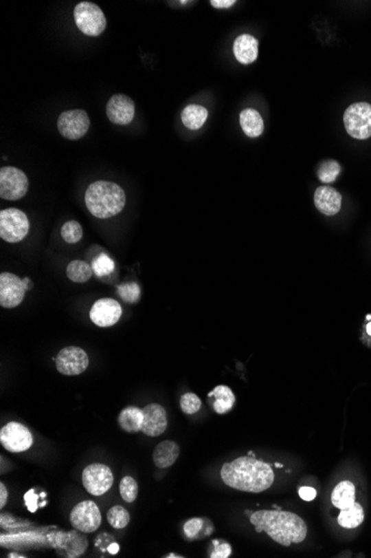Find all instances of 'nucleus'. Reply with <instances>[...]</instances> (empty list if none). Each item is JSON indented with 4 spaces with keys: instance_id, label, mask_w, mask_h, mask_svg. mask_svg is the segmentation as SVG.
Here are the masks:
<instances>
[{
    "instance_id": "f257e3e1",
    "label": "nucleus",
    "mask_w": 371,
    "mask_h": 558,
    "mask_svg": "<svg viewBox=\"0 0 371 558\" xmlns=\"http://www.w3.org/2000/svg\"><path fill=\"white\" fill-rule=\"evenodd\" d=\"M221 480L232 489L246 493H261L273 485L275 473L266 462L256 457H239L221 468Z\"/></svg>"
},
{
    "instance_id": "f03ea898",
    "label": "nucleus",
    "mask_w": 371,
    "mask_h": 558,
    "mask_svg": "<svg viewBox=\"0 0 371 558\" xmlns=\"http://www.w3.org/2000/svg\"><path fill=\"white\" fill-rule=\"evenodd\" d=\"M257 533H267L276 543L288 547L302 543L307 536V525L298 515L282 511H259L250 516Z\"/></svg>"
},
{
    "instance_id": "7ed1b4c3",
    "label": "nucleus",
    "mask_w": 371,
    "mask_h": 558,
    "mask_svg": "<svg viewBox=\"0 0 371 558\" xmlns=\"http://www.w3.org/2000/svg\"><path fill=\"white\" fill-rule=\"evenodd\" d=\"M85 202L93 217L109 219L120 213L125 208V191L113 182H93L85 193Z\"/></svg>"
},
{
    "instance_id": "20e7f679",
    "label": "nucleus",
    "mask_w": 371,
    "mask_h": 558,
    "mask_svg": "<svg viewBox=\"0 0 371 558\" xmlns=\"http://www.w3.org/2000/svg\"><path fill=\"white\" fill-rule=\"evenodd\" d=\"M345 129L351 138L367 140L371 138V105L360 102L351 104L344 114Z\"/></svg>"
},
{
    "instance_id": "39448f33",
    "label": "nucleus",
    "mask_w": 371,
    "mask_h": 558,
    "mask_svg": "<svg viewBox=\"0 0 371 558\" xmlns=\"http://www.w3.org/2000/svg\"><path fill=\"white\" fill-rule=\"evenodd\" d=\"M76 25L85 35L96 37L104 32L107 26L106 17L102 9L96 3L82 1L74 10Z\"/></svg>"
},
{
    "instance_id": "423d86ee",
    "label": "nucleus",
    "mask_w": 371,
    "mask_h": 558,
    "mask_svg": "<svg viewBox=\"0 0 371 558\" xmlns=\"http://www.w3.org/2000/svg\"><path fill=\"white\" fill-rule=\"evenodd\" d=\"M30 219L23 211L6 208L0 212V237L8 243L23 241L30 232Z\"/></svg>"
},
{
    "instance_id": "0eeeda50",
    "label": "nucleus",
    "mask_w": 371,
    "mask_h": 558,
    "mask_svg": "<svg viewBox=\"0 0 371 558\" xmlns=\"http://www.w3.org/2000/svg\"><path fill=\"white\" fill-rule=\"evenodd\" d=\"M30 278L21 279L10 272L0 275V304L6 309L16 308L23 301L25 294L32 289Z\"/></svg>"
},
{
    "instance_id": "6e6552de",
    "label": "nucleus",
    "mask_w": 371,
    "mask_h": 558,
    "mask_svg": "<svg viewBox=\"0 0 371 558\" xmlns=\"http://www.w3.org/2000/svg\"><path fill=\"white\" fill-rule=\"evenodd\" d=\"M30 187L28 178L17 167H5L0 170V197L17 201L26 195Z\"/></svg>"
},
{
    "instance_id": "1a4fd4ad",
    "label": "nucleus",
    "mask_w": 371,
    "mask_h": 558,
    "mask_svg": "<svg viewBox=\"0 0 371 558\" xmlns=\"http://www.w3.org/2000/svg\"><path fill=\"white\" fill-rule=\"evenodd\" d=\"M70 524L78 532L93 533L102 524V514L96 503L84 500L74 507L69 515Z\"/></svg>"
},
{
    "instance_id": "9d476101",
    "label": "nucleus",
    "mask_w": 371,
    "mask_h": 558,
    "mask_svg": "<svg viewBox=\"0 0 371 558\" xmlns=\"http://www.w3.org/2000/svg\"><path fill=\"white\" fill-rule=\"evenodd\" d=\"M0 442L10 453H23L32 447L34 437L26 426L12 421L0 430Z\"/></svg>"
},
{
    "instance_id": "9b49d317",
    "label": "nucleus",
    "mask_w": 371,
    "mask_h": 558,
    "mask_svg": "<svg viewBox=\"0 0 371 558\" xmlns=\"http://www.w3.org/2000/svg\"><path fill=\"white\" fill-rule=\"evenodd\" d=\"M82 485L89 494L102 496L113 485V471L104 464H91L82 471Z\"/></svg>"
},
{
    "instance_id": "f8f14e48",
    "label": "nucleus",
    "mask_w": 371,
    "mask_h": 558,
    "mask_svg": "<svg viewBox=\"0 0 371 558\" xmlns=\"http://www.w3.org/2000/svg\"><path fill=\"white\" fill-rule=\"evenodd\" d=\"M57 126L63 138L69 140H80L89 129V116L84 109L66 111L59 116Z\"/></svg>"
},
{
    "instance_id": "ddd939ff",
    "label": "nucleus",
    "mask_w": 371,
    "mask_h": 558,
    "mask_svg": "<svg viewBox=\"0 0 371 558\" xmlns=\"http://www.w3.org/2000/svg\"><path fill=\"white\" fill-rule=\"evenodd\" d=\"M89 365V358L86 351L78 347H66L61 349L56 357V367L65 376H78L86 372Z\"/></svg>"
},
{
    "instance_id": "4468645a",
    "label": "nucleus",
    "mask_w": 371,
    "mask_h": 558,
    "mask_svg": "<svg viewBox=\"0 0 371 558\" xmlns=\"http://www.w3.org/2000/svg\"><path fill=\"white\" fill-rule=\"evenodd\" d=\"M122 316V308L113 299H99L90 310V320L97 327L108 328L116 325Z\"/></svg>"
},
{
    "instance_id": "2eb2a0df",
    "label": "nucleus",
    "mask_w": 371,
    "mask_h": 558,
    "mask_svg": "<svg viewBox=\"0 0 371 558\" xmlns=\"http://www.w3.org/2000/svg\"><path fill=\"white\" fill-rule=\"evenodd\" d=\"M106 114L111 123L116 125H128L134 120V100L122 94L113 95L111 100H108Z\"/></svg>"
},
{
    "instance_id": "dca6fc26",
    "label": "nucleus",
    "mask_w": 371,
    "mask_h": 558,
    "mask_svg": "<svg viewBox=\"0 0 371 558\" xmlns=\"http://www.w3.org/2000/svg\"><path fill=\"white\" fill-rule=\"evenodd\" d=\"M144 421H142V433L149 437H158L163 435L168 426L167 412L163 406L158 403H150L142 409Z\"/></svg>"
},
{
    "instance_id": "f3484780",
    "label": "nucleus",
    "mask_w": 371,
    "mask_h": 558,
    "mask_svg": "<svg viewBox=\"0 0 371 558\" xmlns=\"http://www.w3.org/2000/svg\"><path fill=\"white\" fill-rule=\"evenodd\" d=\"M342 196L334 187L320 186L315 192L316 208L327 217H334L341 208Z\"/></svg>"
},
{
    "instance_id": "a211bd4d",
    "label": "nucleus",
    "mask_w": 371,
    "mask_h": 558,
    "mask_svg": "<svg viewBox=\"0 0 371 558\" xmlns=\"http://www.w3.org/2000/svg\"><path fill=\"white\" fill-rule=\"evenodd\" d=\"M234 54L240 64H253L258 57V41L249 34L238 36L234 43Z\"/></svg>"
},
{
    "instance_id": "6ab92c4d",
    "label": "nucleus",
    "mask_w": 371,
    "mask_h": 558,
    "mask_svg": "<svg viewBox=\"0 0 371 558\" xmlns=\"http://www.w3.org/2000/svg\"><path fill=\"white\" fill-rule=\"evenodd\" d=\"M180 448L177 442L165 440L157 444L153 453L155 465L158 468H168L174 465L179 457Z\"/></svg>"
},
{
    "instance_id": "aec40b11",
    "label": "nucleus",
    "mask_w": 371,
    "mask_h": 558,
    "mask_svg": "<svg viewBox=\"0 0 371 558\" xmlns=\"http://www.w3.org/2000/svg\"><path fill=\"white\" fill-rule=\"evenodd\" d=\"M208 397L212 400V408L218 415H225L235 405L236 397L229 387L217 386L212 392H209Z\"/></svg>"
},
{
    "instance_id": "412c9836",
    "label": "nucleus",
    "mask_w": 371,
    "mask_h": 558,
    "mask_svg": "<svg viewBox=\"0 0 371 558\" xmlns=\"http://www.w3.org/2000/svg\"><path fill=\"white\" fill-rule=\"evenodd\" d=\"M239 122L241 129L248 138H258L264 132V120L256 109H244L240 113Z\"/></svg>"
},
{
    "instance_id": "4be33fe9",
    "label": "nucleus",
    "mask_w": 371,
    "mask_h": 558,
    "mask_svg": "<svg viewBox=\"0 0 371 558\" xmlns=\"http://www.w3.org/2000/svg\"><path fill=\"white\" fill-rule=\"evenodd\" d=\"M356 489L352 482L345 480L335 487L331 494V502L335 507L339 509L348 508L356 503Z\"/></svg>"
},
{
    "instance_id": "5701e85b",
    "label": "nucleus",
    "mask_w": 371,
    "mask_h": 558,
    "mask_svg": "<svg viewBox=\"0 0 371 558\" xmlns=\"http://www.w3.org/2000/svg\"><path fill=\"white\" fill-rule=\"evenodd\" d=\"M142 421H144V414L142 409L138 407H126L119 414L118 422L122 429L127 433H138L142 428Z\"/></svg>"
},
{
    "instance_id": "b1692460",
    "label": "nucleus",
    "mask_w": 371,
    "mask_h": 558,
    "mask_svg": "<svg viewBox=\"0 0 371 558\" xmlns=\"http://www.w3.org/2000/svg\"><path fill=\"white\" fill-rule=\"evenodd\" d=\"M208 118V111L203 106L190 104L181 111V120L187 129L197 131L201 129Z\"/></svg>"
},
{
    "instance_id": "393cba45",
    "label": "nucleus",
    "mask_w": 371,
    "mask_h": 558,
    "mask_svg": "<svg viewBox=\"0 0 371 558\" xmlns=\"http://www.w3.org/2000/svg\"><path fill=\"white\" fill-rule=\"evenodd\" d=\"M365 514L359 504L355 503L348 508L341 509L338 516V523L344 528H356L363 523Z\"/></svg>"
},
{
    "instance_id": "a878e982",
    "label": "nucleus",
    "mask_w": 371,
    "mask_h": 558,
    "mask_svg": "<svg viewBox=\"0 0 371 558\" xmlns=\"http://www.w3.org/2000/svg\"><path fill=\"white\" fill-rule=\"evenodd\" d=\"M67 277L75 283H85L93 275V268L85 261L74 260L68 264Z\"/></svg>"
},
{
    "instance_id": "bb28decb",
    "label": "nucleus",
    "mask_w": 371,
    "mask_h": 558,
    "mask_svg": "<svg viewBox=\"0 0 371 558\" xmlns=\"http://www.w3.org/2000/svg\"><path fill=\"white\" fill-rule=\"evenodd\" d=\"M107 519L108 523L111 524V526L113 528L122 529L128 526V524L131 522V515L125 507L113 506L108 511Z\"/></svg>"
},
{
    "instance_id": "cd10ccee",
    "label": "nucleus",
    "mask_w": 371,
    "mask_h": 558,
    "mask_svg": "<svg viewBox=\"0 0 371 558\" xmlns=\"http://www.w3.org/2000/svg\"><path fill=\"white\" fill-rule=\"evenodd\" d=\"M91 268H93V273L98 278H104V277H107V275H111L115 271L116 264H115V261L109 255L102 253V255H99L98 257L93 259Z\"/></svg>"
},
{
    "instance_id": "c85d7f7f",
    "label": "nucleus",
    "mask_w": 371,
    "mask_h": 558,
    "mask_svg": "<svg viewBox=\"0 0 371 558\" xmlns=\"http://www.w3.org/2000/svg\"><path fill=\"white\" fill-rule=\"evenodd\" d=\"M82 228L80 223L77 221H68L65 223L61 228V237L64 239L65 242L69 243V244H75L82 240Z\"/></svg>"
},
{
    "instance_id": "c756f323",
    "label": "nucleus",
    "mask_w": 371,
    "mask_h": 558,
    "mask_svg": "<svg viewBox=\"0 0 371 558\" xmlns=\"http://www.w3.org/2000/svg\"><path fill=\"white\" fill-rule=\"evenodd\" d=\"M117 293L127 303H137L140 300L142 290H140L139 284L136 282H129V283L118 286Z\"/></svg>"
},
{
    "instance_id": "7c9ffc66",
    "label": "nucleus",
    "mask_w": 371,
    "mask_h": 558,
    "mask_svg": "<svg viewBox=\"0 0 371 558\" xmlns=\"http://www.w3.org/2000/svg\"><path fill=\"white\" fill-rule=\"evenodd\" d=\"M119 491H120V496L126 503H134L138 496V484L133 477H124L119 485Z\"/></svg>"
},
{
    "instance_id": "2f4dec72",
    "label": "nucleus",
    "mask_w": 371,
    "mask_h": 558,
    "mask_svg": "<svg viewBox=\"0 0 371 558\" xmlns=\"http://www.w3.org/2000/svg\"><path fill=\"white\" fill-rule=\"evenodd\" d=\"M340 165L336 161H327L320 165L318 170V179L322 183H334L339 175Z\"/></svg>"
},
{
    "instance_id": "473e14b6",
    "label": "nucleus",
    "mask_w": 371,
    "mask_h": 558,
    "mask_svg": "<svg viewBox=\"0 0 371 558\" xmlns=\"http://www.w3.org/2000/svg\"><path fill=\"white\" fill-rule=\"evenodd\" d=\"M180 408L187 415H194L201 408V400L197 395L188 392L180 399Z\"/></svg>"
},
{
    "instance_id": "72a5a7b5",
    "label": "nucleus",
    "mask_w": 371,
    "mask_h": 558,
    "mask_svg": "<svg viewBox=\"0 0 371 558\" xmlns=\"http://www.w3.org/2000/svg\"><path fill=\"white\" fill-rule=\"evenodd\" d=\"M203 518H192V519L187 520L185 525H183V533H185L186 537L189 539H194L199 535L201 529L203 528Z\"/></svg>"
},
{
    "instance_id": "f704fd0d",
    "label": "nucleus",
    "mask_w": 371,
    "mask_h": 558,
    "mask_svg": "<svg viewBox=\"0 0 371 558\" xmlns=\"http://www.w3.org/2000/svg\"><path fill=\"white\" fill-rule=\"evenodd\" d=\"M215 544V550L210 554V557L212 558H227L229 557L230 554H232V546H230L229 544L227 543H221L219 544V541H214Z\"/></svg>"
},
{
    "instance_id": "c9c22d12",
    "label": "nucleus",
    "mask_w": 371,
    "mask_h": 558,
    "mask_svg": "<svg viewBox=\"0 0 371 558\" xmlns=\"http://www.w3.org/2000/svg\"><path fill=\"white\" fill-rule=\"evenodd\" d=\"M38 498H39V496L36 494L35 489H30V491H27V494H25V496H23V500H25L27 508H28L30 513L37 512Z\"/></svg>"
},
{
    "instance_id": "e433bc0d",
    "label": "nucleus",
    "mask_w": 371,
    "mask_h": 558,
    "mask_svg": "<svg viewBox=\"0 0 371 558\" xmlns=\"http://www.w3.org/2000/svg\"><path fill=\"white\" fill-rule=\"evenodd\" d=\"M299 496L304 502H311V500L316 498L317 491L313 487H302V489H299Z\"/></svg>"
},
{
    "instance_id": "4c0bfd02",
    "label": "nucleus",
    "mask_w": 371,
    "mask_h": 558,
    "mask_svg": "<svg viewBox=\"0 0 371 558\" xmlns=\"http://www.w3.org/2000/svg\"><path fill=\"white\" fill-rule=\"evenodd\" d=\"M212 7L218 9L230 8L236 3V0H212Z\"/></svg>"
},
{
    "instance_id": "58836bf2",
    "label": "nucleus",
    "mask_w": 371,
    "mask_h": 558,
    "mask_svg": "<svg viewBox=\"0 0 371 558\" xmlns=\"http://www.w3.org/2000/svg\"><path fill=\"white\" fill-rule=\"evenodd\" d=\"M7 500H8V491H7L6 486L1 482L0 484V508L5 507Z\"/></svg>"
},
{
    "instance_id": "ea45409f",
    "label": "nucleus",
    "mask_w": 371,
    "mask_h": 558,
    "mask_svg": "<svg viewBox=\"0 0 371 558\" xmlns=\"http://www.w3.org/2000/svg\"><path fill=\"white\" fill-rule=\"evenodd\" d=\"M119 548H120V547H119L118 544L113 543L108 546L107 550L108 552H111V555H116L117 552H119Z\"/></svg>"
},
{
    "instance_id": "a19ab883",
    "label": "nucleus",
    "mask_w": 371,
    "mask_h": 558,
    "mask_svg": "<svg viewBox=\"0 0 371 558\" xmlns=\"http://www.w3.org/2000/svg\"><path fill=\"white\" fill-rule=\"evenodd\" d=\"M367 334L371 336V322H369L368 325H367Z\"/></svg>"
},
{
    "instance_id": "79ce46f5",
    "label": "nucleus",
    "mask_w": 371,
    "mask_h": 558,
    "mask_svg": "<svg viewBox=\"0 0 371 558\" xmlns=\"http://www.w3.org/2000/svg\"><path fill=\"white\" fill-rule=\"evenodd\" d=\"M165 557H177V558H183V556L180 555H175V554H169V555L165 556Z\"/></svg>"
},
{
    "instance_id": "37998d69",
    "label": "nucleus",
    "mask_w": 371,
    "mask_h": 558,
    "mask_svg": "<svg viewBox=\"0 0 371 558\" xmlns=\"http://www.w3.org/2000/svg\"><path fill=\"white\" fill-rule=\"evenodd\" d=\"M9 557H23V556H21V555H10V556H9Z\"/></svg>"
},
{
    "instance_id": "c03bdc74",
    "label": "nucleus",
    "mask_w": 371,
    "mask_h": 558,
    "mask_svg": "<svg viewBox=\"0 0 371 558\" xmlns=\"http://www.w3.org/2000/svg\"><path fill=\"white\" fill-rule=\"evenodd\" d=\"M276 466H277V467H278V468H282V466L280 465V464H276Z\"/></svg>"
}]
</instances>
